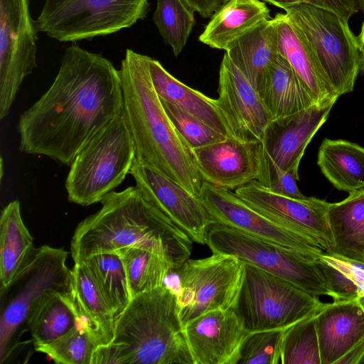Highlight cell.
<instances>
[{
	"mask_svg": "<svg viewBox=\"0 0 364 364\" xmlns=\"http://www.w3.org/2000/svg\"><path fill=\"white\" fill-rule=\"evenodd\" d=\"M306 2L330 11L346 22L359 12L364 16V0H306Z\"/></svg>",
	"mask_w": 364,
	"mask_h": 364,
	"instance_id": "40",
	"label": "cell"
},
{
	"mask_svg": "<svg viewBox=\"0 0 364 364\" xmlns=\"http://www.w3.org/2000/svg\"><path fill=\"white\" fill-rule=\"evenodd\" d=\"M136 157V147L123 109L80 149L65 180L70 202L88 206L120 185Z\"/></svg>",
	"mask_w": 364,
	"mask_h": 364,
	"instance_id": "6",
	"label": "cell"
},
{
	"mask_svg": "<svg viewBox=\"0 0 364 364\" xmlns=\"http://www.w3.org/2000/svg\"><path fill=\"white\" fill-rule=\"evenodd\" d=\"M129 174L143 196L193 242L205 245L213 220L198 196L154 167L134 159Z\"/></svg>",
	"mask_w": 364,
	"mask_h": 364,
	"instance_id": "16",
	"label": "cell"
},
{
	"mask_svg": "<svg viewBox=\"0 0 364 364\" xmlns=\"http://www.w3.org/2000/svg\"><path fill=\"white\" fill-rule=\"evenodd\" d=\"M72 287L82 325L98 346L109 344L114 337L116 319L83 262H75L72 269Z\"/></svg>",
	"mask_w": 364,
	"mask_h": 364,
	"instance_id": "26",
	"label": "cell"
},
{
	"mask_svg": "<svg viewBox=\"0 0 364 364\" xmlns=\"http://www.w3.org/2000/svg\"><path fill=\"white\" fill-rule=\"evenodd\" d=\"M216 103L235 139L260 143L274 119L258 92L233 64L227 53L223 57Z\"/></svg>",
	"mask_w": 364,
	"mask_h": 364,
	"instance_id": "17",
	"label": "cell"
},
{
	"mask_svg": "<svg viewBox=\"0 0 364 364\" xmlns=\"http://www.w3.org/2000/svg\"><path fill=\"white\" fill-rule=\"evenodd\" d=\"M150 57L127 49L119 70L123 112L141 160L198 196L203 179L193 152L167 116L151 80Z\"/></svg>",
	"mask_w": 364,
	"mask_h": 364,
	"instance_id": "3",
	"label": "cell"
},
{
	"mask_svg": "<svg viewBox=\"0 0 364 364\" xmlns=\"http://www.w3.org/2000/svg\"><path fill=\"white\" fill-rule=\"evenodd\" d=\"M360 70L364 73V43L360 45Z\"/></svg>",
	"mask_w": 364,
	"mask_h": 364,
	"instance_id": "44",
	"label": "cell"
},
{
	"mask_svg": "<svg viewBox=\"0 0 364 364\" xmlns=\"http://www.w3.org/2000/svg\"><path fill=\"white\" fill-rule=\"evenodd\" d=\"M191 151L203 181L216 187L235 190L258 180L260 143L228 137Z\"/></svg>",
	"mask_w": 364,
	"mask_h": 364,
	"instance_id": "19",
	"label": "cell"
},
{
	"mask_svg": "<svg viewBox=\"0 0 364 364\" xmlns=\"http://www.w3.org/2000/svg\"><path fill=\"white\" fill-rule=\"evenodd\" d=\"M198 197L208 211L213 224L235 228L296 251L314 261L325 252L312 239L286 229L259 213L230 190L204 181Z\"/></svg>",
	"mask_w": 364,
	"mask_h": 364,
	"instance_id": "14",
	"label": "cell"
},
{
	"mask_svg": "<svg viewBox=\"0 0 364 364\" xmlns=\"http://www.w3.org/2000/svg\"><path fill=\"white\" fill-rule=\"evenodd\" d=\"M317 296L289 282L244 263L241 284L231 307L249 332L284 330L316 314Z\"/></svg>",
	"mask_w": 364,
	"mask_h": 364,
	"instance_id": "7",
	"label": "cell"
},
{
	"mask_svg": "<svg viewBox=\"0 0 364 364\" xmlns=\"http://www.w3.org/2000/svg\"><path fill=\"white\" fill-rule=\"evenodd\" d=\"M360 45L364 43V19L360 26L359 35L357 36Z\"/></svg>",
	"mask_w": 364,
	"mask_h": 364,
	"instance_id": "45",
	"label": "cell"
},
{
	"mask_svg": "<svg viewBox=\"0 0 364 364\" xmlns=\"http://www.w3.org/2000/svg\"><path fill=\"white\" fill-rule=\"evenodd\" d=\"M81 262L86 264L117 319L132 299L120 257L117 253H100Z\"/></svg>",
	"mask_w": 364,
	"mask_h": 364,
	"instance_id": "31",
	"label": "cell"
},
{
	"mask_svg": "<svg viewBox=\"0 0 364 364\" xmlns=\"http://www.w3.org/2000/svg\"><path fill=\"white\" fill-rule=\"evenodd\" d=\"M358 364H364V354L361 357V358L360 359L359 362H358Z\"/></svg>",
	"mask_w": 364,
	"mask_h": 364,
	"instance_id": "47",
	"label": "cell"
},
{
	"mask_svg": "<svg viewBox=\"0 0 364 364\" xmlns=\"http://www.w3.org/2000/svg\"><path fill=\"white\" fill-rule=\"evenodd\" d=\"M364 354V340L341 358L336 364H358Z\"/></svg>",
	"mask_w": 364,
	"mask_h": 364,
	"instance_id": "42",
	"label": "cell"
},
{
	"mask_svg": "<svg viewBox=\"0 0 364 364\" xmlns=\"http://www.w3.org/2000/svg\"><path fill=\"white\" fill-rule=\"evenodd\" d=\"M193 364H237L248 334L232 308L205 313L183 326Z\"/></svg>",
	"mask_w": 364,
	"mask_h": 364,
	"instance_id": "18",
	"label": "cell"
},
{
	"mask_svg": "<svg viewBox=\"0 0 364 364\" xmlns=\"http://www.w3.org/2000/svg\"><path fill=\"white\" fill-rule=\"evenodd\" d=\"M266 2H268L277 7L281 8L282 9H285L289 6L293 5L306 2V0H263Z\"/></svg>",
	"mask_w": 364,
	"mask_h": 364,
	"instance_id": "43",
	"label": "cell"
},
{
	"mask_svg": "<svg viewBox=\"0 0 364 364\" xmlns=\"http://www.w3.org/2000/svg\"><path fill=\"white\" fill-rule=\"evenodd\" d=\"M68 252L43 245L35 248L15 277L0 288V363L18 346L21 334L40 303L52 292H71L72 269L66 265Z\"/></svg>",
	"mask_w": 364,
	"mask_h": 364,
	"instance_id": "5",
	"label": "cell"
},
{
	"mask_svg": "<svg viewBox=\"0 0 364 364\" xmlns=\"http://www.w3.org/2000/svg\"><path fill=\"white\" fill-rule=\"evenodd\" d=\"M97 347L91 334L81 323L56 341L34 348L56 363L92 364Z\"/></svg>",
	"mask_w": 364,
	"mask_h": 364,
	"instance_id": "36",
	"label": "cell"
},
{
	"mask_svg": "<svg viewBox=\"0 0 364 364\" xmlns=\"http://www.w3.org/2000/svg\"><path fill=\"white\" fill-rule=\"evenodd\" d=\"M358 301L364 309V296L359 298Z\"/></svg>",
	"mask_w": 364,
	"mask_h": 364,
	"instance_id": "46",
	"label": "cell"
},
{
	"mask_svg": "<svg viewBox=\"0 0 364 364\" xmlns=\"http://www.w3.org/2000/svg\"><path fill=\"white\" fill-rule=\"evenodd\" d=\"M100 203V209L80 223L74 232L70 250L75 263L129 247L152 251L174 269L191 256L193 240L136 186L113 191Z\"/></svg>",
	"mask_w": 364,
	"mask_h": 364,
	"instance_id": "2",
	"label": "cell"
},
{
	"mask_svg": "<svg viewBox=\"0 0 364 364\" xmlns=\"http://www.w3.org/2000/svg\"><path fill=\"white\" fill-rule=\"evenodd\" d=\"M317 164L337 189L348 193L364 190V148L348 141L325 139Z\"/></svg>",
	"mask_w": 364,
	"mask_h": 364,
	"instance_id": "28",
	"label": "cell"
},
{
	"mask_svg": "<svg viewBox=\"0 0 364 364\" xmlns=\"http://www.w3.org/2000/svg\"><path fill=\"white\" fill-rule=\"evenodd\" d=\"M271 18L259 0H225L214 12L199 41L212 48L225 50L259 23Z\"/></svg>",
	"mask_w": 364,
	"mask_h": 364,
	"instance_id": "25",
	"label": "cell"
},
{
	"mask_svg": "<svg viewBox=\"0 0 364 364\" xmlns=\"http://www.w3.org/2000/svg\"><path fill=\"white\" fill-rule=\"evenodd\" d=\"M193 364L176 294L164 284L132 298L116 319L112 341L95 351L92 364Z\"/></svg>",
	"mask_w": 364,
	"mask_h": 364,
	"instance_id": "4",
	"label": "cell"
},
{
	"mask_svg": "<svg viewBox=\"0 0 364 364\" xmlns=\"http://www.w3.org/2000/svg\"><path fill=\"white\" fill-rule=\"evenodd\" d=\"M316 262L332 291L333 301L364 296V260L328 251L321 255Z\"/></svg>",
	"mask_w": 364,
	"mask_h": 364,
	"instance_id": "33",
	"label": "cell"
},
{
	"mask_svg": "<svg viewBox=\"0 0 364 364\" xmlns=\"http://www.w3.org/2000/svg\"><path fill=\"white\" fill-rule=\"evenodd\" d=\"M149 10V0H44L35 22L38 32L75 43L129 28Z\"/></svg>",
	"mask_w": 364,
	"mask_h": 364,
	"instance_id": "8",
	"label": "cell"
},
{
	"mask_svg": "<svg viewBox=\"0 0 364 364\" xmlns=\"http://www.w3.org/2000/svg\"><path fill=\"white\" fill-rule=\"evenodd\" d=\"M225 51L257 91L269 65L279 54L276 18L265 20L247 31L234 41Z\"/></svg>",
	"mask_w": 364,
	"mask_h": 364,
	"instance_id": "23",
	"label": "cell"
},
{
	"mask_svg": "<svg viewBox=\"0 0 364 364\" xmlns=\"http://www.w3.org/2000/svg\"><path fill=\"white\" fill-rule=\"evenodd\" d=\"M298 169L299 166H294L288 171L279 173L266 188L273 193L287 198L296 200L306 199L308 197L304 196L297 186Z\"/></svg>",
	"mask_w": 364,
	"mask_h": 364,
	"instance_id": "39",
	"label": "cell"
},
{
	"mask_svg": "<svg viewBox=\"0 0 364 364\" xmlns=\"http://www.w3.org/2000/svg\"><path fill=\"white\" fill-rule=\"evenodd\" d=\"M257 92L274 119L295 114L317 103L289 62L279 54L269 65Z\"/></svg>",
	"mask_w": 364,
	"mask_h": 364,
	"instance_id": "24",
	"label": "cell"
},
{
	"mask_svg": "<svg viewBox=\"0 0 364 364\" xmlns=\"http://www.w3.org/2000/svg\"><path fill=\"white\" fill-rule=\"evenodd\" d=\"M316 327L321 364H336L364 340V309L358 299L324 304Z\"/></svg>",
	"mask_w": 364,
	"mask_h": 364,
	"instance_id": "20",
	"label": "cell"
},
{
	"mask_svg": "<svg viewBox=\"0 0 364 364\" xmlns=\"http://www.w3.org/2000/svg\"><path fill=\"white\" fill-rule=\"evenodd\" d=\"M244 271V263L236 257L213 253L202 259H188L173 269L178 284L177 311L183 326L192 319L216 309L232 306Z\"/></svg>",
	"mask_w": 364,
	"mask_h": 364,
	"instance_id": "11",
	"label": "cell"
},
{
	"mask_svg": "<svg viewBox=\"0 0 364 364\" xmlns=\"http://www.w3.org/2000/svg\"><path fill=\"white\" fill-rule=\"evenodd\" d=\"M21 213L20 203L10 202L0 218V282L6 286L24 266L35 247Z\"/></svg>",
	"mask_w": 364,
	"mask_h": 364,
	"instance_id": "30",
	"label": "cell"
},
{
	"mask_svg": "<svg viewBox=\"0 0 364 364\" xmlns=\"http://www.w3.org/2000/svg\"><path fill=\"white\" fill-rule=\"evenodd\" d=\"M338 98L317 102L295 114L274 119L267 127L261 144L258 181L267 187L275 176L299 166L304 151L326 122Z\"/></svg>",
	"mask_w": 364,
	"mask_h": 364,
	"instance_id": "13",
	"label": "cell"
},
{
	"mask_svg": "<svg viewBox=\"0 0 364 364\" xmlns=\"http://www.w3.org/2000/svg\"><path fill=\"white\" fill-rule=\"evenodd\" d=\"M278 52L291 65L317 102L338 98L310 45L286 14L277 13Z\"/></svg>",
	"mask_w": 364,
	"mask_h": 364,
	"instance_id": "21",
	"label": "cell"
},
{
	"mask_svg": "<svg viewBox=\"0 0 364 364\" xmlns=\"http://www.w3.org/2000/svg\"><path fill=\"white\" fill-rule=\"evenodd\" d=\"M115 253L122 261L132 298L164 285L174 269L164 257L146 249L129 247Z\"/></svg>",
	"mask_w": 364,
	"mask_h": 364,
	"instance_id": "32",
	"label": "cell"
},
{
	"mask_svg": "<svg viewBox=\"0 0 364 364\" xmlns=\"http://www.w3.org/2000/svg\"><path fill=\"white\" fill-rule=\"evenodd\" d=\"M235 193L274 223L312 239L325 252L332 250L333 240L327 220L329 203L326 200L282 196L272 193L257 180L235 189Z\"/></svg>",
	"mask_w": 364,
	"mask_h": 364,
	"instance_id": "15",
	"label": "cell"
},
{
	"mask_svg": "<svg viewBox=\"0 0 364 364\" xmlns=\"http://www.w3.org/2000/svg\"><path fill=\"white\" fill-rule=\"evenodd\" d=\"M327 220L332 234V252L364 260V190L349 193L338 203H329Z\"/></svg>",
	"mask_w": 364,
	"mask_h": 364,
	"instance_id": "27",
	"label": "cell"
},
{
	"mask_svg": "<svg viewBox=\"0 0 364 364\" xmlns=\"http://www.w3.org/2000/svg\"><path fill=\"white\" fill-rule=\"evenodd\" d=\"M192 10L203 18L212 16L220 6L223 0H183Z\"/></svg>",
	"mask_w": 364,
	"mask_h": 364,
	"instance_id": "41",
	"label": "cell"
},
{
	"mask_svg": "<svg viewBox=\"0 0 364 364\" xmlns=\"http://www.w3.org/2000/svg\"><path fill=\"white\" fill-rule=\"evenodd\" d=\"M284 330H264L248 333L241 344L237 364L280 363Z\"/></svg>",
	"mask_w": 364,
	"mask_h": 364,
	"instance_id": "37",
	"label": "cell"
},
{
	"mask_svg": "<svg viewBox=\"0 0 364 364\" xmlns=\"http://www.w3.org/2000/svg\"><path fill=\"white\" fill-rule=\"evenodd\" d=\"M160 100L175 129L191 150L228 138L176 105Z\"/></svg>",
	"mask_w": 364,
	"mask_h": 364,
	"instance_id": "38",
	"label": "cell"
},
{
	"mask_svg": "<svg viewBox=\"0 0 364 364\" xmlns=\"http://www.w3.org/2000/svg\"><path fill=\"white\" fill-rule=\"evenodd\" d=\"M153 21L165 43L178 55L195 25L194 11L183 0H156Z\"/></svg>",
	"mask_w": 364,
	"mask_h": 364,
	"instance_id": "34",
	"label": "cell"
},
{
	"mask_svg": "<svg viewBox=\"0 0 364 364\" xmlns=\"http://www.w3.org/2000/svg\"><path fill=\"white\" fill-rule=\"evenodd\" d=\"M81 324L71 292L46 295L31 313L28 321L34 347L52 343Z\"/></svg>",
	"mask_w": 364,
	"mask_h": 364,
	"instance_id": "29",
	"label": "cell"
},
{
	"mask_svg": "<svg viewBox=\"0 0 364 364\" xmlns=\"http://www.w3.org/2000/svg\"><path fill=\"white\" fill-rule=\"evenodd\" d=\"M38 30L30 0H0V119L10 113L25 77L36 68Z\"/></svg>",
	"mask_w": 364,
	"mask_h": 364,
	"instance_id": "12",
	"label": "cell"
},
{
	"mask_svg": "<svg viewBox=\"0 0 364 364\" xmlns=\"http://www.w3.org/2000/svg\"><path fill=\"white\" fill-rule=\"evenodd\" d=\"M316 314L284 330L280 363L321 364L316 327Z\"/></svg>",
	"mask_w": 364,
	"mask_h": 364,
	"instance_id": "35",
	"label": "cell"
},
{
	"mask_svg": "<svg viewBox=\"0 0 364 364\" xmlns=\"http://www.w3.org/2000/svg\"><path fill=\"white\" fill-rule=\"evenodd\" d=\"M122 109L119 70L100 53L72 44L50 87L19 117V150L70 166L83 145Z\"/></svg>",
	"mask_w": 364,
	"mask_h": 364,
	"instance_id": "1",
	"label": "cell"
},
{
	"mask_svg": "<svg viewBox=\"0 0 364 364\" xmlns=\"http://www.w3.org/2000/svg\"><path fill=\"white\" fill-rule=\"evenodd\" d=\"M284 11L310 45L337 95L351 92L360 70V43L348 22L307 2Z\"/></svg>",
	"mask_w": 364,
	"mask_h": 364,
	"instance_id": "9",
	"label": "cell"
},
{
	"mask_svg": "<svg viewBox=\"0 0 364 364\" xmlns=\"http://www.w3.org/2000/svg\"><path fill=\"white\" fill-rule=\"evenodd\" d=\"M206 245L213 253L233 256L242 263L282 278L311 295L333 297L316 261L296 251L219 224L210 226Z\"/></svg>",
	"mask_w": 364,
	"mask_h": 364,
	"instance_id": "10",
	"label": "cell"
},
{
	"mask_svg": "<svg viewBox=\"0 0 364 364\" xmlns=\"http://www.w3.org/2000/svg\"><path fill=\"white\" fill-rule=\"evenodd\" d=\"M149 70L156 92L164 100L227 137H233L216 100L183 84L150 57Z\"/></svg>",
	"mask_w": 364,
	"mask_h": 364,
	"instance_id": "22",
	"label": "cell"
}]
</instances>
